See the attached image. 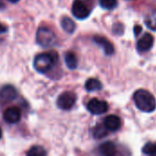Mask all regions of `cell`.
I'll list each match as a JSON object with an SVG mask.
<instances>
[{"label": "cell", "mask_w": 156, "mask_h": 156, "mask_svg": "<svg viewBox=\"0 0 156 156\" xmlns=\"http://www.w3.org/2000/svg\"><path fill=\"white\" fill-rule=\"evenodd\" d=\"M93 41L97 45L101 46L103 48L104 53L106 55L110 56V55H112L114 53V47L107 38H105L103 37H101V36H95L93 37Z\"/></svg>", "instance_id": "obj_11"}, {"label": "cell", "mask_w": 156, "mask_h": 156, "mask_svg": "<svg viewBox=\"0 0 156 156\" xmlns=\"http://www.w3.org/2000/svg\"><path fill=\"white\" fill-rule=\"evenodd\" d=\"M136 107L144 112H152L156 109V101L154 95L146 90H138L133 94Z\"/></svg>", "instance_id": "obj_1"}, {"label": "cell", "mask_w": 156, "mask_h": 156, "mask_svg": "<svg viewBox=\"0 0 156 156\" xmlns=\"http://www.w3.org/2000/svg\"><path fill=\"white\" fill-rule=\"evenodd\" d=\"M142 27H140V26H135V27H134V34H135V36H138L140 33H141V31H142Z\"/></svg>", "instance_id": "obj_21"}, {"label": "cell", "mask_w": 156, "mask_h": 156, "mask_svg": "<svg viewBox=\"0 0 156 156\" xmlns=\"http://www.w3.org/2000/svg\"><path fill=\"white\" fill-rule=\"evenodd\" d=\"M17 92L11 85H5L0 88V104H5L16 99Z\"/></svg>", "instance_id": "obj_7"}, {"label": "cell", "mask_w": 156, "mask_h": 156, "mask_svg": "<svg viewBox=\"0 0 156 156\" xmlns=\"http://www.w3.org/2000/svg\"><path fill=\"white\" fill-rule=\"evenodd\" d=\"M154 38L152 34L145 33L138 41H137V50L139 52H147L154 46Z\"/></svg>", "instance_id": "obj_8"}, {"label": "cell", "mask_w": 156, "mask_h": 156, "mask_svg": "<svg viewBox=\"0 0 156 156\" xmlns=\"http://www.w3.org/2000/svg\"><path fill=\"white\" fill-rule=\"evenodd\" d=\"M7 31V27L2 24H0V34H3V33H5Z\"/></svg>", "instance_id": "obj_22"}, {"label": "cell", "mask_w": 156, "mask_h": 156, "mask_svg": "<svg viewBox=\"0 0 156 156\" xmlns=\"http://www.w3.org/2000/svg\"><path fill=\"white\" fill-rule=\"evenodd\" d=\"M58 60V56L56 51L41 53L34 58V68L39 73H47L56 65Z\"/></svg>", "instance_id": "obj_2"}, {"label": "cell", "mask_w": 156, "mask_h": 156, "mask_svg": "<svg viewBox=\"0 0 156 156\" xmlns=\"http://www.w3.org/2000/svg\"><path fill=\"white\" fill-rule=\"evenodd\" d=\"M93 136L96 139H101L105 136H107L108 134V130L105 128L104 125L99 124L97 125L94 129H93Z\"/></svg>", "instance_id": "obj_17"}, {"label": "cell", "mask_w": 156, "mask_h": 156, "mask_svg": "<svg viewBox=\"0 0 156 156\" xmlns=\"http://www.w3.org/2000/svg\"><path fill=\"white\" fill-rule=\"evenodd\" d=\"M3 117H4V120L6 122L10 123V124L16 123L21 119V111L17 107L7 108L5 111V112L3 114Z\"/></svg>", "instance_id": "obj_9"}, {"label": "cell", "mask_w": 156, "mask_h": 156, "mask_svg": "<svg viewBox=\"0 0 156 156\" xmlns=\"http://www.w3.org/2000/svg\"><path fill=\"white\" fill-rule=\"evenodd\" d=\"M1 7H5V5H3L1 2H0V8H1Z\"/></svg>", "instance_id": "obj_24"}, {"label": "cell", "mask_w": 156, "mask_h": 156, "mask_svg": "<svg viewBox=\"0 0 156 156\" xmlns=\"http://www.w3.org/2000/svg\"><path fill=\"white\" fill-rule=\"evenodd\" d=\"M61 27L64 31H66L69 34H72L76 29V25L73 22L72 19H70L68 16H65L61 19Z\"/></svg>", "instance_id": "obj_16"}, {"label": "cell", "mask_w": 156, "mask_h": 156, "mask_svg": "<svg viewBox=\"0 0 156 156\" xmlns=\"http://www.w3.org/2000/svg\"><path fill=\"white\" fill-rule=\"evenodd\" d=\"M27 154L30 156H41L46 155L47 153H46V151L44 150L43 147H41V146H34L27 153Z\"/></svg>", "instance_id": "obj_20"}, {"label": "cell", "mask_w": 156, "mask_h": 156, "mask_svg": "<svg viewBox=\"0 0 156 156\" xmlns=\"http://www.w3.org/2000/svg\"><path fill=\"white\" fill-rule=\"evenodd\" d=\"M93 0H75L72 5V14L78 19L87 18L92 9Z\"/></svg>", "instance_id": "obj_3"}, {"label": "cell", "mask_w": 156, "mask_h": 156, "mask_svg": "<svg viewBox=\"0 0 156 156\" xmlns=\"http://www.w3.org/2000/svg\"><path fill=\"white\" fill-rule=\"evenodd\" d=\"M99 3L100 5L106 10H112L118 5L117 0H99Z\"/></svg>", "instance_id": "obj_18"}, {"label": "cell", "mask_w": 156, "mask_h": 156, "mask_svg": "<svg viewBox=\"0 0 156 156\" xmlns=\"http://www.w3.org/2000/svg\"><path fill=\"white\" fill-rule=\"evenodd\" d=\"M37 42L43 48H48L56 44L57 37L54 32L46 27H40L37 31Z\"/></svg>", "instance_id": "obj_4"}, {"label": "cell", "mask_w": 156, "mask_h": 156, "mask_svg": "<svg viewBox=\"0 0 156 156\" xmlns=\"http://www.w3.org/2000/svg\"><path fill=\"white\" fill-rule=\"evenodd\" d=\"M76 101H77V96L74 92L65 91L58 96L57 100V105L59 109L68 111L74 106Z\"/></svg>", "instance_id": "obj_5"}, {"label": "cell", "mask_w": 156, "mask_h": 156, "mask_svg": "<svg viewBox=\"0 0 156 156\" xmlns=\"http://www.w3.org/2000/svg\"><path fill=\"white\" fill-rule=\"evenodd\" d=\"M99 153L102 155H114L117 153L116 145L112 142H106L99 146Z\"/></svg>", "instance_id": "obj_12"}, {"label": "cell", "mask_w": 156, "mask_h": 156, "mask_svg": "<svg viewBox=\"0 0 156 156\" xmlns=\"http://www.w3.org/2000/svg\"><path fill=\"white\" fill-rule=\"evenodd\" d=\"M144 23L148 28L156 31V10L150 11L144 18Z\"/></svg>", "instance_id": "obj_14"}, {"label": "cell", "mask_w": 156, "mask_h": 156, "mask_svg": "<svg viewBox=\"0 0 156 156\" xmlns=\"http://www.w3.org/2000/svg\"><path fill=\"white\" fill-rule=\"evenodd\" d=\"M9 2H11V3H16V2H18L19 0H8Z\"/></svg>", "instance_id": "obj_23"}, {"label": "cell", "mask_w": 156, "mask_h": 156, "mask_svg": "<svg viewBox=\"0 0 156 156\" xmlns=\"http://www.w3.org/2000/svg\"><path fill=\"white\" fill-rule=\"evenodd\" d=\"M143 153L147 155H156V143H147L143 148Z\"/></svg>", "instance_id": "obj_19"}, {"label": "cell", "mask_w": 156, "mask_h": 156, "mask_svg": "<svg viewBox=\"0 0 156 156\" xmlns=\"http://www.w3.org/2000/svg\"><path fill=\"white\" fill-rule=\"evenodd\" d=\"M121 119L117 115H109L104 119L103 125L110 132H116L121 128Z\"/></svg>", "instance_id": "obj_10"}, {"label": "cell", "mask_w": 156, "mask_h": 156, "mask_svg": "<svg viewBox=\"0 0 156 156\" xmlns=\"http://www.w3.org/2000/svg\"><path fill=\"white\" fill-rule=\"evenodd\" d=\"M65 63L69 69H75L78 67V58L73 52H67L65 55Z\"/></svg>", "instance_id": "obj_15"}, {"label": "cell", "mask_w": 156, "mask_h": 156, "mask_svg": "<svg viewBox=\"0 0 156 156\" xmlns=\"http://www.w3.org/2000/svg\"><path fill=\"white\" fill-rule=\"evenodd\" d=\"M85 89L87 91H97L102 89L101 82L97 79H89L85 83Z\"/></svg>", "instance_id": "obj_13"}, {"label": "cell", "mask_w": 156, "mask_h": 156, "mask_svg": "<svg viewBox=\"0 0 156 156\" xmlns=\"http://www.w3.org/2000/svg\"><path fill=\"white\" fill-rule=\"evenodd\" d=\"M87 109L90 113L94 115H100L105 113L109 110V105L105 101L91 99L87 104Z\"/></svg>", "instance_id": "obj_6"}, {"label": "cell", "mask_w": 156, "mask_h": 156, "mask_svg": "<svg viewBox=\"0 0 156 156\" xmlns=\"http://www.w3.org/2000/svg\"><path fill=\"white\" fill-rule=\"evenodd\" d=\"M1 137H2V131H1V129H0V139H1Z\"/></svg>", "instance_id": "obj_25"}]
</instances>
